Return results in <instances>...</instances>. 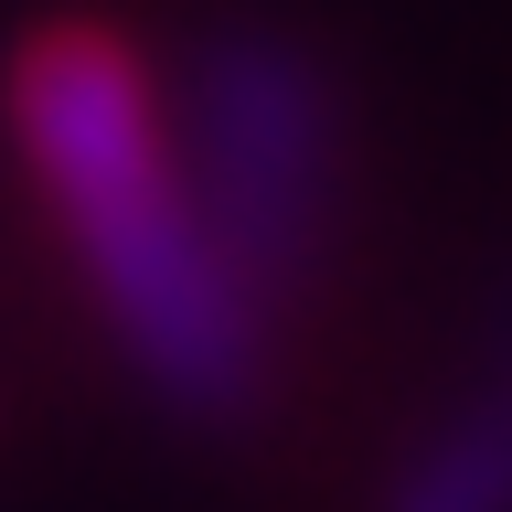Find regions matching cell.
Wrapping results in <instances>:
<instances>
[{"instance_id":"obj_3","label":"cell","mask_w":512,"mask_h":512,"mask_svg":"<svg viewBox=\"0 0 512 512\" xmlns=\"http://www.w3.org/2000/svg\"><path fill=\"white\" fill-rule=\"evenodd\" d=\"M374 512H512V320L491 331L470 374L416 416V438L395 448Z\"/></svg>"},{"instance_id":"obj_1","label":"cell","mask_w":512,"mask_h":512,"mask_svg":"<svg viewBox=\"0 0 512 512\" xmlns=\"http://www.w3.org/2000/svg\"><path fill=\"white\" fill-rule=\"evenodd\" d=\"M0 139L107 352L160 406L246 416L267 395L278 320L224 256L192 182L171 54L107 11H43L0 64Z\"/></svg>"},{"instance_id":"obj_2","label":"cell","mask_w":512,"mask_h":512,"mask_svg":"<svg viewBox=\"0 0 512 512\" xmlns=\"http://www.w3.org/2000/svg\"><path fill=\"white\" fill-rule=\"evenodd\" d=\"M171 86L224 256L246 267L267 320H288L342 235V86L278 22L203 32V54L171 64Z\"/></svg>"}]
</instances>
